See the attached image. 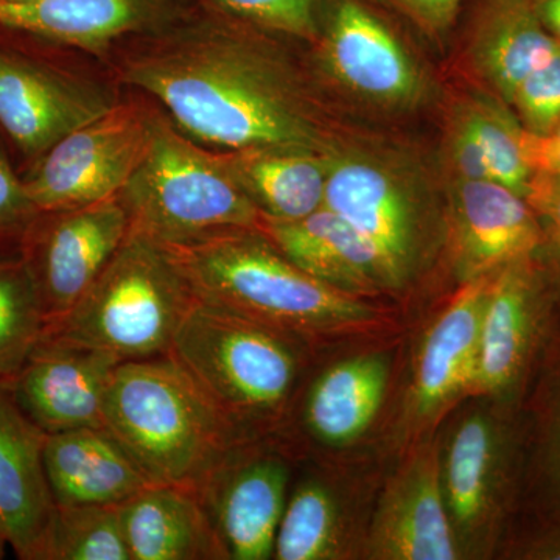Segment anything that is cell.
<instances>
[{"mask_svg":"<svg viewBox=\"0 0 560 560\" xmlns=\"http://www.w3.org/2000/svg\"><path fill=\"white\" fill-rule=\"evenodd\" d=\"M276 35L191 0L161 27L121 39L102 62L206 149L320 154L315 109L276 51Z\"/></svg>","mask_w":560,"mask_h":560,"instance_id":"1","label":"cell"},{"mask_svg":"<svg viewBox=\"0 0 560 560\" xmlns=\"http://www.w3.org/2000/svg\"><path fill=\"white\" fill-rule=\"evenodd\" d=\"M103 416L105 430L151 485L197 488L237 441L171 355L120 363Z\"/></svg>","mask_w":560,"mask_h":560,"instance_id":"2","label":"cell"},{"mask_svg":"<svg viewBox=\"0 0 560 560\" xmlns=\"http://www.w3.org/2000/svg\"><path fill=\"white\" fill-rule=\"evenodd\" d=\"M301 340L291 331L198 301L171 352L235 440L276 422L296 389Z\"/></svg>","mask_w":560,"mask_h":560,"instance_id":"3","label":"cell"},{"mask_svg":"<svg viewBox=\"0 0 560 560\" xmlns=\"http://www.w3.org/2000/svg\"><path fill=\"white\" fill-rule=\"evenodd\" d=\"M171 249L198 301L302 338L340 330L370 316L346 291L301 270L261 230L228 232Z\"/></svg>","mask_w":560,"mask_h":560,"instance_id":"4","label":"cell"},{"mask_svg":"<svg viewBox=\"0 0 560 560\" xmlns=\"http://www.w3.org/2000/svg\"><path fill=\"white\" fill-rule=\"evenodd\" d=\"M197 302L171 248L128 234L90 290L40 340L102 350L121 363L168 355Z\"/></svg>","mask_w":560,"mask_h":560,"instance_id":"5","label":"cell"},{"mask_svg":"<svg viewBox=\"0 0 560 560\" xmlns=\"http://www.w3.org/2000/svg\"><path fill=\"white\" fill-rule=\"evenodd\" d=\"M119 200L130 220V234L167 248H186L228 232L260 230L264 221L219 153L184 135L158 105L149 149Z\"/></svg>","mask_w":560,"mask_h":560,"instance_id":"6","label":"cell"},{"mask_svg":"<svg viewBox=\"0 0 560 560\" xmlns=\"http://www.w3.org/2000/svg\"><path fill=\"white\" fill-rule=\"evenodd\" d=\"M125 92L98 58L0 24V136L20 173Z\"/></svg>","mask_w":560,"mask_h":560,"instance_id":"7","label":"cell"},{"mask_svg":"<svg viewBox=\"0 0 560 560\" xmlns=\"http://www.w3.org/2000/svg\"><path fill=\"white\" fill-rule=\"evenodd\" d=\"M154 105L127 91L114 108L68 132L21 173L39 212L117 197L149 149Z\"/></svg>","mask_w":560,"mask_h":560,"instance_id":"8","label":"cell"},{"mask_svg":"<svg viewBox=\"0 0 560 560\" xmlns=\"http://www.w3.org/2000/svg\"><path fill=\"white\" fill-rule=\"evenodd\" d=\"M128 234L130 220L119 195L97 205L36 215L21 253L38 291L44 329L72 311Z\"/></svg>","mask_w":560,"mask_h":560,"instance_id":"9","label":"cell"},{"mask_svg":"<svg viewBox=\"0 0 560 560\" xmlns=\"http://www.w3.org/2000/svg\"><path fill=\"white\" fill-rule=\"evenodd\" d=\"M249 442L231 444L194 489L223 559H271L289 499L290 464Z\"/></svg>","mask_w":560,"mask_h":560,"instance_id":"10","label":"cell"},{"mask_svg":"<svg viewBox=\"0 0 560 560\" xmlns=\"http://www.w3.org/2000/svg\"><path fill=\"white\" fill-rule=\"evenodd\" d=\"M120 363L102 350L39 340L5 388L44 434L105 429L106 390Z\"/></svg>","mask_w":560,"mask_h":560,"instance_id":"11","label":"cell"},{"mask_svg":"<svg viewBox=\"0 0 560 560\" xmlns=\"http://www.w3.org/2000/svg\"><path fill=\"white\" fill-rule=\"evenodd\" d=\"M319 36L330 69L352 90L386 102L416 94L415 68L371 0H318Z\"/></svg>","mask_w":560,"mask_h":560,"instance_id":"12","label":"cell"},{"mask_svg":"<svg viewBox=\"0 0 560 560\" xmlns=\"http://www.w3.org/2000/svg\"><path fill=\"white\" fill-rule=\"evenodd\" d=\"M191 0H33L0 2V24L84 51L103 61L128 36L172 21Z\"/></svg>","mask_w":560,"mask_h":560,"instance_id":"13","label":"cell"},{"mask_svg":"<svg viewBox=\"0 0 560 560\" xmlns=\"http://www.w3.org/2000/svg\"><path fill=\"white\" fill-rule=\"evenodd\" d=\"M43 433L0 383V528L22 560H43L55 503Z\"/></svg>","mask_w":560,"mask_h":560,"instance_id":"14","label":"cell"},{"mask_svg":"<svg viewBox=\"0 0 560 560\" xmlns=\"http://www.w3.org/2000/svg\"><path fill=\"white\" fill-rule=\"evenodd\" d=\"M43 456L55 506H120L151 485L105 429L46 434Z\"/></svg>","mask_w":560,"mask_h":560,"instance_id":"15","label":"cell"},{"mask_svg":"<svg viewBox=\"0 0 560 560\" xmlns=\"http://www.w3.org/2000/svg\"><path fill=\"white\" fill-rule=\"evenodd\" d=\"M375 558L456 559L440 470L433 453L419 456L386 493L372 528Z\"/></svg>","mask_w":560,"mask_h":560,"instance_id":"16","label":"cell"},{"mask_svg":"<svg viewBox=\"0 0 560 560\" xmlns=\"http://www.w3.org/2000/svg\"><path fill=\"white\" fill-rule=\"evenodd\" d=\"M324 208L348 221L381 254L394 280L415 243L410 205L396 180L370 162L329 160Z\"/></svg>","mask_w":560,"mask_h":560,"instance_id":"17","label":"cell"},{"mask_svg":"<svg viewBox=\"0 0 560 560\" xmlns=\"http://www.w3.org/2000/svg\"><path fill=\"white\" fill-rule=\"evenodd\" d=\"M260 230L301 270L346 293L394 280L377 249L324 206L301 220L264 219Z\"/></svg>","mask_w":560,"mask_h":560,"instance_id":"18","label":"cell"},{"mask_svg":"<svg viewBox=\"0 0 560 560\" xmlns=\"http://www.w3.org/2000/svg\"><path fill=\"white\" fill-rule=\"evenodd\" d=\"M120 512L131 560L223 559L194 489L150 485Z\"/></svg>","mask_w":560,"mask_h":560,"instance_id":"19","label":"cell"},{"mask_svg":"<svg viewBox=\"0 0 560 560\" xmlns=\"http://www.w3.org/2000/svg\"><path fill=\"white\" fill-rule=\"evenodd\" d=\"M217 153L265 220H301L323 208L329 160L319 153L285 150Z\"/></svg>","mask_w":560,"mask_h":560,"instance_id":"20","label":"cell"},{"mask_svg":"<svg viewBox=\"0 0 560 560\" xmlns=\"http://www.w3.org/2000/svg\"><path fill=\"white\" fill-rule=\"evenodd\" d=\"M460 248L471 271H485L528 256L540 228L528 202L495 180H467L458 194Z\"/></svg>","mask_w":560,"mask_h":560,"instance_id":"21","label":"cell"},{"mask_svg":"<svg viewBox=\"0 0 560 560\" xmlns=\"http://www.w3.org/2000/svg\"><path fill=\"white\" fill-rule=\"evenodd\" d=\"M388 385L385 361L368 357L341 361L307 386L298 422L320 445L348 444L359 438L381 408Z\"/></svg>","mask_w":560,"mask_h":560,"instance_id":"22","label":"cell"},{"mask_svg":"<svg viewBox=\"0 0 560 560\" xmlns=\"http://www.w3.org/2000/svg\"><path fill=\"white\" fill-rule=\"evenodd\" d=\"M539 302L528 276L508 270L489 289L482 312L478 388L501 393L518 382L539 329Z\"/></svg>","mask_w":560,"mask_h":560,"instance_id":"23","label":"cell"},{"mask_svg":"<svg viewBox=\"0 0 560 560\" xmlns=\"http://www.w3.org/2000/svg\"><path fill=\"white\" fill-rule=\"evenodd\" d=\"M489 289L481 283L459 294L434 324L420 352L416 399L422 411L477 381L482 312Z\"/></svg>","mask_w":560,"mask_h":560,"instance_id":"24","label":"cell"},{"mask_svg":"<svg viewBox=\"0 0 560 560\" xmlns=\"http://www.w3.org/2000/svg\"><path fill=\"white\" fill-rule=\"evenodd\" d=\"M478 16L486 73L512 102L522 81L550 60L560 44L541 24L533 0H481Z\"/></svg>","mask_w":560,"mask_h":560,"instance_id":"25","label":"cell"},{"mask_svg":"<svg viewBox=\"0 0 560 560\" xmlns=\"http://www.w3.org/2000/svg\"><path fill=\"white\" fill-rule=\"evenodd\" d=\"M340 518L330 489L316 478H304L289 492L272 558L324 560L337 556Z\"/></svg>","mask_w":560,"mask_h":560,"instance_id":"26","label":"cell"},{"mask_svg":"<svg viewBox=\"0 0 560 560\" xmlns=\"http://www.w3.org/2000/svg\"><path fill=\"white\" fill-rule=\"evenodd\" d=\"M43 307L22 253L0 254V383L13 381L43 337Z\"/></svg>","mask_w":560,"mask_h":560,"instance_id":"27","label":"cell"},{"mask_svg":"<svg viewBox=\"0 0 560 560\" xmlns=\"http://www.w3.org/2000/svg\"><path fill=\"white\" fill-rule=\"evenodd\" d=\"M43 560H131L120 506H55Z\"/></svg>","mask_w":560,"mask_h":560,"instance_id":"28","label":"cell"},{"mask_svg":"<svg viewBox=\"0 0 560 560\" xmlns=\"http://www.w3.org/2000/svg\"><path fill=\"white\" fill-rule=\"evenodd\" d=\"M492 463V429L478 416L467 419L453 438L445 471L448 508L463 525L478 521L488 506Z\"/></svg>","mask_w":560,"mask_h":560,"instance_id":"29","label":"cell"},{"mask_svg":"<svg viewBox=\"0 0 560 560\" xmlns=\"http://www.w3.org/2000/svg\"><path fill=\"white\" fill-rule=\"evenodd\" d=\"M471 116L480 132L490 180H495L528 200L533 190V168L523 147V131L497 113H477Z\"/></svg>","mask_w":560,"mask_h":560,"instance_id":"30","label":"cell"},{"mask_svg":"<svg viewBox=\"0 0 560 560\" xmlns=\"http://www.w3.org/2000/svg\"><path fill=\"white\" fill-rule=\"evenodd\" d=\"M195 2L289 38L312 40L316 36L318 0H195Z\"/></svg>","mask_w":560,"mask_h":560,"instance_id":"31","label":"cell"},{"mask_svg":"<svg viewBox=\"0 0 560 560\" xmlns=\"http://www.w3.org/2000/svg\"><path fill=\"white\" fill-rule=\"evenodd\" d=\"M38 213L0 136V254L20 253L25 232Z\"/></svg>","mask_w":560,"mask_h":560,"instance_id":"32","label":"cell"},{"mask_svg":"<svg viewBox=\"0 0 560 560\" xmlns=\"http://www.w3.org/2000/svg\"><path fill=\"white\" fill-rule=\"evenodd\" d=\"M528 124L529 132L548 135L560 124V47L550 60L530 72L512 102Z\"/></svg>","mask_w":560,"mask_h":560,"instance_id":"33","label":"cell"},{"mask_svg":"<svg viewBox=\"0 0 560 560\" xmlns=\"http://www.w3.org/2000/svg\"><path fill=\"white\" fill-rule=\"evenodd\" d=\"M386 2L423 31L441 33L455 24L466 0H386Z\"/></svg>","mask_w":560,"mask_h":560,"instance_id":"34","label":"cell"},{"mask_svg":"<svg viewBox=\"0 0 560 560\" xmlns=\"http://www.w3.org/2000/svg\"><path fill=\"white\" fill-rule=\"evenodd\" d=\"M455 161L460 173H463L464 179H490L485 149H482L480 132L477 130L474 116L464 121L458 132H456Z\"/></svg>","mask_w":560,"mask_h":560,"instance_id":"35","label":"cell"},{"mask_svg":"<svg viewBox=\"0 0 560 560\" xmlns=\"http://www.w3.org/2000/svg\"><path fill=\"white\" fill-rule=\"evenodd\" d=\"M545 474L560 497V375L545 422Z\"/></svg>","mask_w":560,"mask_h":560,"instance_id":"36","label":"cell"},{"mask_svg":"<svg viewBox=\"0 0 560 560\" xmlns=\"http://www.w3.org/2000/svg\"><path fill=\"white\" fill-rule=\"evenodd\" d=\"M529 198H534L540 206L541 212L547 217L552 238L560 245V183L556 180L555 187L545 186L544 189H533Z\"/></svg>","mask_w":560,"mask_h":560,"instance_id":"37","label":"cell"},{"mask_svg":"<svg viewBox=\"0 0 560 560\" xmlns=\"http://www.w3.org/2000/svg\"><path fill=\"white\" fill-rule=\"evenodd\" d=\"M525 558L540 560H560V526L544 536L529 541Z\"/></svg>","mask_w":560,"mask_h":560,"instance_id":"38","label":"cell"},{"mask_svg":"<svg viewBox=\"0 0 560 560\" xmlns=\"http://www.w3.org/2000/svg\"><path fill=\"white\" fill-rule=\"evenodd\" d=\"M533 3L544 27L560 44V0H533Z\"/></svg>","mask_w":560,"mask_h":560,"instance_id":"39","label":"cell"},{"mask_svg":"<svg viewBox=\"0 0 560 560\" xmlns=\"http://www.w3.org/2000/svg\"><path fill=\"white\" fill-rule=\"evenodd\" d=\"M9 539H7L5 533L0 529V559L5 556L7 547H9Z\"/></svg>","mask_w":560,"mask_h":560,"instance_id":"40","label":"cell"},{"mask_svg":"<svg viewBox=\"0 0 560 560\" xmlns=\"http://www.w3.org/2000/svg\"><path fill=\"white\" fill-rule=\"evenodd\" d=\"M3 3H27L33 2V0H0Z\"/></svg>","mask_w":560,"mask_h":560,"instance_id":"41","label":"cell"},{"mask_svg":"<svg viewBox=\"0 0 560 560\" xmlns=\"http://www.w3.org/2000/svg\"><path fill=\"white\" fill-rule=\"evenodd\" d=\"M558 249H559V254H560V245L558 246Z\"/></svg>","mask_w":560,"mask_h":560,"instance_id":"42","label":"cell"},{"mask_svg":"<svg viewBox=\"0 0 560 560\" xmlns=\"http://www.w3.org/2000/svg\"><path fill=\"white\" fill-rule=\"evenodd\" d=\"M0 529H2V528H0Z\"/></svg>","mask_w":560,"mask_h":560,"instance_id":"43","label":"cell"}]
</instances>
